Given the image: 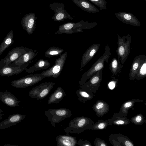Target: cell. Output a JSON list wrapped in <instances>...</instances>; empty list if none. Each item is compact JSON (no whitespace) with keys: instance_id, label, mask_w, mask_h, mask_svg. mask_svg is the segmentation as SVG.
<instances>
[{"instance_id":"obj_30","label":"cell","mask_w":146,"mask_h":146,"mask_svg":"<svg viewBox=\"0 0 146 146\" xmlns=\"http://www.w3.org/2000/svg\"><path fill=\"white\" fill-rule=\"evenodd\" d=\"M117 62L116 60H114L112 62V65L113 68H115L117 67Z\"/></svg>"},{"instance_id":"obj_10","label":"cell","mask_w":146,"mask_h":146,"mask_svg":"<svg viewBox=\"0 0 146 146\" xmlns=\"http://www.w3.org/2000/svg\"><path fill=\"white\" fill-rule=\"evenodd\" d=\"M28 63L20 66H13L9 65L0 67V76L8 77L17 75L25 70L29 64Z\"/></svg>"},{"instance_id":"obj_4","label":"cell","mask_w":146,"mask_h":146,"mask_svg":"<svg viewBox=\"0 0 146 146\" xmlns=\"http://www.w3.org/2000/svg\"><path fill=\"white\" fill-rule=\"evenodd\" d=\"M45 77L39 73L30 74L21 78L13 81L11 85L17 88H24L34 85L41 81Z\"/></svg>"},{"instance_id":"obj_39","label":"cell","mask_w":146,"mask_h":146,"mask_svg":"<svg viewBox=\"0 0 146 146\" xmlns=\"http://www.w3.org/2000/svg\"><path fill=\"white\" fill-rule=\"evenodd\" d=\"M146 1V0H145Z\"/></svg>"},{"instance_id":"obj_16","label":"cell","mask_w":146,"mask_h":146,"mask_svg":"<svg viewBox=\"0 0 146 146\" xmlns=\"http://www.w3.org/2000/svg\"><path fill=\"white\" fill-rule=\"evenodd\" d=\"M76 6L82 10L93 13L99 12V10L88 0H72Z\"/></svg>"},{"instance_id":"obj_21","label":"cell","mask_w":146,"mask_h":146,"mask_svg":"<svg viewBox=\"0 0 146 146\" xmlns=\"http://www.w3.org/2000/svg\"><path fill=\"white\" fill-rule=\"evenodd\" d=\"M99 7L100 10L107 9V3L106 0H88Z\"/></svg>"},{"instance_id":"obj_25","label":"cell","mask_w":146,"mask_h":146,"mask_svg":"<svg viewBox=\"0 0 146 146\" xmlns=\"http://www.w3.org/2000/svg\"><path fill=\"white\" fill-rule=\"evenodd\" d=\"M104 106V104L102 102L98 103L96 106V108L98 110L100 109L103 108Z\"/></svg>"},{"instance_id":"obj_36","label":"cell","mask_w":146,"mask_h":146,"mask_svg":"<svg viewBox=\"0 0 146 146\" xmlns=\"http://www.w3.org/2000/svg\"><path fill=\"white\" fill-rule=\"evenodd\" d=\"M138 64L137 63H135L133 66V70H136L138 67Z\"/></svg>"},{"instance_id":"obj_7","label":"cell","mask_w":146,"mask_h":146,"mask_svg":"<svg viewBox=\"0 0 146 146\" xmlns=\"http://www.w3.org/2000/svg\"><path fill=\"white\" fill-rule=\"evenodd\" d=\"M49 7L54 12L51 18L54 21L61 22L67 19L71 20L74 19L64 9L65 5L63 3L53 2L49 5Z\"/></svg>"},{"instance_id":"obj_23","label":"cell","mask_w":146,"mask_h":146,"mask_svg":"<svg viewBox=\"0 0 146 146\" xmlns=\"http://www.w3.org/2000/svg\"><path fill=\"white\" fill-rule=\"evenodd\" d=\"M146 63H145L141 67L140 70V73L142 75H144L146 74Z\"/></svg>"},{"instance_id":"obj_13","label":"cell","mask_w":146,"mask_h":146,"mask_svg":"<svg viewBox=\"0 0 146 146\" xmlns=\"http://www.w3.org/2000/svg\"><path fill=\"white\" fill-rule=\"evenodd\" d=\"M0 100L9 107H19V100L15 96L7 91L3 92L0 91Z\"/></svg>"},{"instance_id":"obj_2","label":"cell","mask_w":146,"mask_h":146,"mask_svg":"<svg viewBox=\"0 0 146 146\" xmlns=\"http://www.w3.org/2000/svg\"><path fill=\"white\" fill-rule=\"evenodd\" d=\"M96 23H89L82 20L77 23L70 22L64 23L59 27L58 31L54 34H71L82 31L83 29H87L91 25Z\"/></svg>"},{"instance_id":"obj_18","label":"cell","mask_w":146,"mask_h":146,"mask_svg":"<svg viewBox=\"0 0 146 146\" xmlns=\"http://www.w3.org/2000/svg\"><path fill=\"white\" fill-rule=\"evenodd\" d=\"M50 64L48 60L40 59L31 67L27 68L25 70L27 72L30 74L35 71L47 69L50 67Z\"/></svg>"},{"instance_id":"obj_15","label":"cell","mask_w":146,"mask_h":146,"mask_svg":"<svg viewBox=\"0 0 146 146\" xmlns=\"http://www.w3.org/2000/svg\"><path fill=\"white\" fill-rule=\"evenodd\" d=\"M58 146H75L77 142L75 137L69 135H60L56 137Z\"/></svg>"},{"instance_id":"obj_14","label":"cell","mask_w":146,"mask_h":146,"mask_svg":"<svg viewBox=\"0 0 146 146\" xmlns=\"http://www.w3.org/2000/svg\"><path fill=\"white\" fill-rule=\"evenodd\" d=\"M115 15L118 19L124 23L137 26L140 25L137 19L131 13L120 12L115 13Z\"/></svg>"},{"instance_id":"obj_20","label":"cell","mask_w":146,"mask_h":146,"mask_svg":"<svg viewBox=\"0 0 146 146\" xmlns=\"http://www.w3.org/2000/svg\"><path fill=\"white\" fill-rule=\"evenodd\" d=\"M63 49L56 46H52L48 49L44 53V56L48 58L60 56L64 51Z\"/></svg>"},{"instance_id":"obj_9","label":"cell","mask_w":146,"mask_h":146,"mask_svg":"<svg viewBox=\"0 0 146 146\" xmlns=\"http://www.w3.org/2000/svg\"><path fill=\"white\" fill-rule=\"evenodd\" d=\"M38 18L34 13H30L25 15L22 18L21 25L27 33L32 35L36 29V20Z\"/></svg>"},{"instance_id":"obj_3","label":"cell","mask_w":146,"mask_h":146,"mask_svg":"<svg viewBox=\"0 0 146 146\" xmlns=\"http://www.w3.org/2000/svg\"><path fill=\"white\" fill-rule=\"evenodd\" d=\"M67 54V52H65L56 60L55 64L53 66L39 74L44 76L45 77L56 78L59 77L63 69Z\"/></svg>"},{"instance_id":"obj_8","label":"cell","mask_w":146,"mask_h":146,"mask_svg":"<svg viewBox=\"0 0 146 146\" xmlns=\"http://www.w3.org/2000/svg\"><path fill=\"white\" fill-rule=\"evenodd\" d=\"M30 49L23 46H17L10 51L5 57L0 61V67L8 65L14 62L22 54Z\"/></svg>"},{"instance_id":"obj_33","label":"cell","mask_w":146,"mask_h":146,"mask_svg":"<svg viewBox=\"0 0 146 146\" xmlns=\"http://www.w3.org/2000/svg\"><path fill=\"white\" fill-rule=\"evenodd\" d=\"M96 52V50L94 49H92L90 52L89 53V56L90 57L92 56Z\"/></svg>"},{"instance_id":"obj_5","label":"cell","mask_w":146,"mask_h":146,"mask_svg":"<svg viewBox=\"0 0 146 146\" xmlns=\"http://www.w3.org/2000/svg\"><path fill=\"white\" fill-rule=\"evenodd\" d=\"M88 122V119L84 117L75 118L70 121L64 131L66 132V135L79 134L86 128Z\"/></svg>"},{"instance_id":"obj_38","label":"cell","mask_w":146,"mask_h":146,"mask_svg":"<svg viewBox=\"0 0 146 146\" xmlns=\"http://www.w3.org/2000/svg\"><path fill=\"white\" fill-rule=\"evenodd\" d=\"M5 146H18V145H10L8 144H6L4 145Z\"/></svg>"},{"instance_id":"obj_22","label":"cell","mask_w":146,"mask_h":146,"mask_svg":"<svg viewBox=\"0 0 146 146\" xmlns=\"http://www.w3.org/2000/svg\"><path fill=\"white\" fill-rule=\"evenodd\" d=\"M76 92L80 100L82 98H88L90 97L89 95L87 93L80 89L77 90Z\"/></svg>"},{"instance_id":"obj_26","label":"cell","mask_w":146,"mask_h":146,"mask_svg":"<svg viewBox=\"0 0 146 146\" xmlns=\"http://www.w3.org/2000/svg\"><path fill=\"white\" fill-rule=\"evenodd\" d=\"M125 49L124 48L123 46H121L119 47V52L121 55H123L124 53Z\"/></svg>"},{"instance_id":"obj_11","label":"cell","mask_w":146,"mask_h":146,"mask_svg":"<svg viewBox=\"0 0 146 146\" xmlns=\"http://www.w3.org/2000/svg\"><path fill=\"white\" fill-rule=\"evenodd\" d=\"M26 115L19 113L11 115L7 119L0 122V129H7L14 126L22 121Z\"/></svg>"},{"instance_id":"obj_24","label":"cell","mask_w":146,"mask_h":146,"mask_svg":"<svg viewBox=\"0 0 146 146\" xmlns=\"http://www.w3.org/2000/svg\"><path fill=\"white\" fill-rule=\"evenodd\" d=\"M103 66V64L102 63H99L95 67V70L96 71H98L102 68Z\"/></svg>"},{"instance_id":"obj_6","label":"cell","mask_w":146,"mask_h":146,"mask_svg":"<svg viewBox=\"0 0 146 146\" xmlns=\"http://www.w3.org/2000/svg\"><path fill=\"white\" fill-rule=\"evenodd\" d=\"M54 82H45L33 88L29 92V96L32 98L41 100L45 97L53 88Z\"/></svg>"},{"instance_id":"obj_29","label":"cell","mask_w":146,"mask_h":146,"mask_svg":"<svg viewBox=\"0 0 146 146\" xmlns=\"http://www.w3.org/2000/svg\"><path fill=\"white\" fill-rule=\"evenodd\" d=\"M106 126L105 124L103 123H100L98 126V128L99 129H102L104 128Z\"/></svg>"},{"instance_id":"obj_37","label":"cell","mask_w":146,"mask_h":146,"mask_svg":"<svg viewBox=\"0 0 146 146\" xmlns=\"http://www.w3.org/2000/svg\"><path fill=\"white\" fill-rule=\"evenodd\" d=\"M3 112V111L0 108V120L2 119V116L4 115V114L2 113Z\"/></svg>"},{"instance_id":"obj_12","label":"cell","mask_w":146,"mask_h":146,"mask_svg":"<svg viewBox=\"0 0 146 146\" xmlns=\"http://www.w3.org/2000/svg\"><path fill=\"white\" fill-rule=\"evenodd\" d=\"M38 52L36 50L30 49L22 54L14 62L8 65L13 66H20L28 63H30L36 56Z\"/></svg>"},{"instance_id":"obj_34","label":"cell","mask_w":146,"mask_h":146,"mask_svg":"<svg viewBox=\"0 0 146 146\" xmlns=\"http://www.w3.org/2000/svg\"><path fill=\"white\" fill-rule=\"evenodd\" d=\"M125 145L127 146H133V145L132 144L130 141H126L125 142Z\"/></svg>"},{"instance_id":"obj_32","label":"cell","mask_w":146,"mask_h":146,"mask_svg":"<svg viewBox=\"0 0 146 146\" xmlns=\"http://www.w3.org/2000/svg\"><path fill=\"white\" fill-rule=\"evenodd\" d=\"M135 120L136 122H139L142 120V117L140 116H137L136 117Z\"/></svg>"},{"instance_id":"obj_19","label":"cell","mask_w":146,"mask_h":146,"mask_svg":"<svg viewBox=\"0 0 146 146\" xmlns=\"http://www.w3.org/2000/svg\"><path fill=\"white\" fill-rule=\"evenodd\" d=\"M14 33L11 30L4 38L0 45V56L3 52L14 42Z\"/></svg>"},{"instance_id":"obj_27","label":"cell","mask_w":146,"mask_h":146,"mask_svg":"<svg viewBox=\"0 0 146 146\" xmlns=\"http://www.w3.org/2000/svg\"><path fill=\"white\" fill-rule=\"evenodd\" d=\"M99 80V78L97 76H95L92 79L91 82L92 84H94L96 83Z\"/></svg>"},{"instance_id":"obj_35","label":"cell","mask_w":146,"mask_h":146,"mask_svg":"<svg viewBox=\"0 0 146 146\" xmlns=\"http://www.w3.org/2000/svg\"><path fill=\"white\" fill-rule=\"evenodd\" d=\"M116 124L117 125H122L124 123V122L123 120H118L115 122Z\"/></svg>"},{"instance_id":"obj_28","label":"cell","mask_w":146,"mask_h":146,"mask_svg":"<svg viewBox=\"0 0 146 146\" xmlns=\"http://www.w3.org/2000/svg\"><path fill=\"white\" fill-rule=\"evenodd\" d=\"M108 86L110 89L112 90L115 88V84L114 82H111L109 83Z\"/></svg>"},{"instance_id":"obj_17","label":"cell","mask_w":146,"mask_h":146,"mask_svg":"<svg viewBox=\"0 0 146 146\" xmlns=\"http://www.w3.org/2000/svg\"><path fill=\"white\" fill-rule=\"evenodd\" d=\"M66 95V94L63 88L60 87H58L49 97L47 103L50 104L59 103Z\"/></svg>"},{"instance_id":"obj_31","label":"cell","mask_w":146,"mask_h":146,"mask_svg":"<svg viewBox=\"0 0 146 146\" xmlns=\"http://www.w3.org/2000/svg\"><path fill=\"white\" fill-rule=\"evenodd\" d=\"M132 103L131 102H128L125 103L124 106L125 108H127L130 107L132 105Z\"/></svg>"},{"instance_id":"obj_1","label":"cell","mask_w":146,"mask_h":146,"mask_svg":"<svg viewBox=\"0 0 146 146\" xmlns=\"http://www.w3.org/2000/svg\"><path fill=\"white\" fill-rule=\"evenodd\" d=\"M44 114L54 127H55L56 123H59L66 118L70 117L72 115L70 110L64 108H48L47 110L44 111Z\"/></svg>"}]
</instances>
